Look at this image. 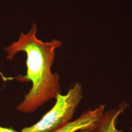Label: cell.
<instances>
[{"mask_svg": "<svg viewBox=\"0 0 132 132\" xmlns=\"http://www.w3.org/2000/svg\"><path fill=\"white\" fill-rule=\"evenodd\" d=\"M36 33L37 26L33 23L28 33L24 34L22 32L17 41L5 47L8 60H12L20 52H26L27 55L26 75L13 78L22 82L30 81L32 84L23 100L16 107L18 111L23 113H32L62 94L59 77L51 70L55 56V51L61 47L62 42L55 39L44 42L37 38Z\"/></svg>", "mask_w": 132, "mask_h": 132, "instance_id": "cell-1", "label": "cell"}, {"mask_svg": "<svg viewBox=\"0 0 132 132\" xmlns=\"http://www.w3.org/2000/svg\"><path fill=\"white\" fill-rule=\"evenodd\" d=\"M83 88L76 83L65 95L58 94L53 107L38 122L23 128L22 132H54L71 121L83 98Z\"/></svg>", "mask_w": 132, "mask_h": 132, "instance_id": "cell-2", "label": "cell"}, {"mask_svg": "<svg viewBox=\"0 0 132 132\" xmlns=\"http://www.w3.org/2000/svg\"><path fill=\"white\" fill-rule=\"evenodd\" d=\"M105 107L100 105L93 110L82 113L77 118L71 121L54 132H77L88 129H96L103 118Z\"/></svg>", "mask_w": 132, "mask_h": 132, "instance_id": "cell-3", "label": "cell"}, {"mask_svg": "<svg viewBox=\"0 0 132 132\" xmlns=\"http://www.w3.org/2000/svg\"><path fill=\"white\" fill-rule=\"evenodd\" d=\"M127 102H122L114 108L105 111L95 132H124L117 128V124L119 117L129 107Z\"/></svg>", "mask_w": 132, "mask_h": 132, "instance_id": "cell-4", "label": "cell"}, {"mask_svg": "<svg viewBox=\"0 0 132 132\" xmlns=\"http://www.w3.org/2000/svg\"><path fill=\"white\" fill-rule=\"evenodd\" d=\"M0 132H19L10 128L3 127L0 126ZM20 132H22L21 131Z\"/></svg>", "mask_w": 132, "mask_h": 132, "instance_id": "cell-5", "label": "cell"}, {"mask_svg": "<svg viewBox=\"0 0 132 132\" xmlns=\"http://www.w3.org/2000/svg\"><path fill=\"white\" fill-rule=\"evenodd\" d=\"M96 129H88L81 130L77 132H95Z\"/></svg>", "mask_w": 132, "mask_h": 132, "instance_id": "cell-6", "label": "cell"}]
</instances>
